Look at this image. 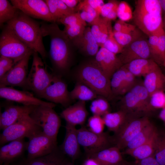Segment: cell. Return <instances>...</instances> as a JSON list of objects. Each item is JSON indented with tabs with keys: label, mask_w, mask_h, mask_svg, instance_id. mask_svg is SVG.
<instances>
[{
	"label": "cell",
	"mask_w": 165,
	"mask_h": 165,
	"mask_svg": "<svg viewBox=\"0 0 165 165\" xmlns=\"http://www.w3.org/2000/svg\"><path fill=\"white\" fill-rule=\"evenodd\" d=\"M41 28L43 37L50 38L49 56L53 73L62 77L68 72L71 66L73 46L72 41L56 23H42Z\"/></svg>",
	"instance_id": "1"
},
{
	"label": "cell",
	"mask_w": 165,
	"mask_h": 165,
	"mask_svg": "<svg viewBox=\"0 0 165 165\" xmlns=\"http://www.w3.org/2000/svg\"><path fill=\"white\" fill-rule=\"evenodd\" d=\"M6 25L23 43L37 52L46 64L47 53L43 42L41 26L37 22L19 10L15 16L6 23Z\"/></svg>",
	"instance_id": "2"
},
{
	"label": "cell",
	"mask_w": 165,
	"mask_h": 165,
	"mask_svg": "<svg viewBox=\"0 0 165 165\" xmlns=\"http://www.w3.org/2000/svg\"><path fill=\"white\" fill-rule=\"evenodd\" d=\"M77 82L86 85L97 95L111 99L113 96L110 79L105 74L94 58L82 63L75 73Z\"/></svg>",
	"instance_id": "3"
},
{
	"label": "cell",
	"mask_w": 165,
	"mask_h": 165,
	"mask_svg": "<svg viewBox=\"0 0 165 165\" xmlns=\"http://www.w3.org/2000/svg\"><path fill=\"white\" fill-rule=\"evenodd\" d=\"M162 14L158 0H138L133 19L136 27L148 37L163 28Z\"/></svg>",
	"instance_id": "4"
},
{
	"label": "cell",
	"mask_w": 165,
	"mask_h": 165,
	"mask_svg": "<svg viewBox=\"0 0 165 165\" xmlns=\"http://www.w3.org/2000/svg\"><path fill=\"white\" fill-rule=\"evenodd\" d=\"M150 97L143 82H138L123 95L120 101V109L135 117L148 116L154 110L150 105Z\"/></svg>",
	"instance_id": "5"
},
{
	"label": "cell",
	"mask_w": 165,
	"mask_h": 165,
	"mask_svg": "<svg viewBox=\"0 0 165 165\" xmlns=\"http://www.w3.org/2000/svg\"><path fill=\"white\" fill-rule=\"evenodd\" d=\"M30 70L28 73L24 88L32 91L37 96L41 97L46 87L52 81L54 73H49L38 53L34 51Z\"/></svg>",
	"instance_id": "6"
},
{
	"label": "cell",
	"mask_w": 165,
	"mask_h": 165,
	"mask_svg": "<svg viewBox=\"0 0 165 165\" xmlns=\"http://www.w3.org/2000/svg\"><path fill=\"white\" fill-rule=\"evenodd\" d=\"M34 51L21 41L7 26H4L0 36L1 56L12 59L16 64Z\"/></svg>",
	"instance_id": "7"
},
{
	"label": "cell",
	"mask_w": 165,
	"mask_h": 165,
	"mask_svg": "<svg viewBox=\"0 0 165 165\" xmlns=\"http://www.w3.org/2000/svg\"><path fill=\"white\" fill-rule=\"evenodd\" d=\"M53 108L43 105L35 106L29 116L44 134L57 142L61 120Z\"/></svg>",
	"instance_id": "8"
},
{
	"label": "cell",
	"mask_w": 165,
	"mask_h": 165,
	"mask_svg": "<svg viewBox=\"0 0 165 165\" xmlns=\"http://www.w3.org/2000/svg\"><path fill=\"white\" fill-rule=\"evenodd\" d=\"M41 131L42 129L31 118L29 115L25 116L5 128L0 135V144L17 140L28 138Z\"/></svg>",
	"instance_id": "9"
},
{
	"label": "cell",
	"mask_w": 165,
	"mask_h": 165,
	"mask_svg": "<svg viewBox=\"0 0 165 165\" xmlns=\"http://www.w3.org/2000/svg\"><path fill=\"white\" fill-rule=\"evenodd\" d=\"M78 141L89 156L104 149L110 147L113 143L112 138L107 133H94L82 126L77 129Z\"/></svg>",
	"instance_id": "10"
},
{
	"label": "cell",
	"mask_w": 165,
	"mask_h": 165,
	"mask_svg": "<svg viewBox=\"0 0 165 165\" xmlns=\"http://www.w3.org/2000/svg\"><path fill=\"white\" fill-rule=\"evenodd\" d=\"M150 122L147 116L131 118L112 137L114 145L120 150L126 148L128 143Z\"/></svg>",
	"instance_id": "11"
},
{
	"label": "cell",
	"mask_w": 165,
	"mask_h": 165,
	"mask_svg": "<svg viewBox=\"0 0 165 165\" xmlns=\"http://www.w3.org/2000/svg\"><path fill=\"white\" fill-rule=\"evenodd\" d=\"M28 139L26 148L28 153L27 160L47 155L57 146V142L42 131L36 133Z\"/></svg>",
	"instance_id": "12"
},
{
	"label": "cell",
	"mask_w": 165,
	"mask_h": 165,
	"mask_svg": "<svg viewBox=\"0 0 165 165\" xmlns=\"http://www.w3.org/2000/svg\"><path fill=\"white\" fill-rule=\"evenodd\" d=\"M41 98H44L50 102L59 104L66 108L69 106L72 100L67 85L61 76L54 74L53 78L46 87Z\"/></svg>",
	"instance_id": "13"
},
{
	"label": "cell",
	"mask_w": 165,
	"mask_h": 165,
	"mask_svg": "<svg viewBox=\"0 0 165 165\" xmlns=\"http://www.w3.org/2000/svg\"><path fill=\"white\" fill-rule=\"evenodd\" d=\"M10 1L17 9L31 17L41 19L51 23L55 22L45 0H11Z\"/></svg>",
	"instance_id": "14"
},
{
	"label": "cell",
	"mask_w": 165,
	"mask_h": 165,
	"mask_svg": "<svg viewBox=\"0 0 165 165\" xmlns=\"http://www.w3.org/2000/svg\"><path fill=\"white\" fill-rule=\"evenodd\" d=\"M29 54L15 64L12 68L0 79V87L17 86L24 88L28 75Z\"/></svg>",
	"instance_id": "15"
},
{
	"label": "cell",
	"mask_w": 165,
	"mask_h": 165,
	"mask_svg": "<svg viewBox=\"0 0 165 165\" xmlns=\"http://www.w3.org/2000/svg\"><path fill=\"white\" fill-rule=\"evenodd\" d=\"M0 97L7 100L20 103L26 106L43 105L53 108L55 104L42 101L35 97L31 93L16 89L11 86L0 88Z\"/></svg>",
	"instance_id": "16"
},
{
	"label": "cell",
	"mask_w": 165,
	"mask_h": 165,
	"mask_svg": "<svg viewBox=\"0 0 165 165\" xmlns=\"http://www.w3.org/2000/svg\"><path fill=\"white\" fill-rule=\"evenodd\" d=\"M118 57L123 65L135 60L151 59L148 40L142 37L123 48Z\"/></svg>",
	"instance_id": "17"
},
{
	"label": "cell",
	"mask_w": 165,
	"mask_h": 165,
	"mask_svg": "<svg viewBox=\"0 0 165 165\" xmlns=\"http://www.w3.org/2000/svg\"><path fill=\"white\" fill-rule=\"evenodd\" d=\"M94 59L110 79L113 74L123 65L116 55L103 47L100 49Z\"/></svg>",
	"instance_id": "18"
},
{
	"label": "cell",
	"mask_w": 165,
	"mask_h": 165,
	"mask_svg": "<svg viewBox=\"0 0 165 165\" xmlns=\"http://www.w3.org/2000/svg\"><path fill=\"white\" fill-rule=\"evenodd\" d=\"M60 115L66 121V124L75 127L77 125H82L88 115L85 101H78L66 108Z\"/></svg>",
	"instance_id": "19"
},
{
	"label": "cell",
	"mask_w": 165,
	"mask_h": 165,
	"mask_svg": "<svg viewBox=\"0 0 165 165\" xmlns=\"http://www.w3.org/2000/svg\"><path fill=\"white\" fill-rule=\"evenodd\" d=\"M35 106L8 105L0 115V128L3 130L20 118L29 115Z\"/></svg>",
	"instance_id": "20"
},
{
	"label": "cell",
	"mask_w": 165,
	"mask_h": 165,
	"mask_svg": "<svg viewBox=\"0 0 165 165\" xmlns=\"http://www.w3.org/2000/svg\"><path fill=\"white\" fill-rule=\"evenodd\" d=\"M66 133L60 149L65 155L74 161L79 156L80 145L77 136V129L75 126L66 124Z\"/></svg>",
	"instance_id": "21"
},
{
	"label": "cell",
	"mask_w": 165,
	"mask_h": 165,
	"mask_svg": "<svg viewBox=\"0 0 165 165\" xmlns=\"http://www.w3.org/2000/svg\"><path fill=\"white\" fill-rule=\"evenodd\" d=\"M71 41L73 46L87 56H95L99 50V46L89 27H86L81 36Z\"/></svg>",
	"instance_id": "22"
},
{
	"label": "cell",
	"mask_w": 165,
	"mask_h": 165,
	"mask_svg": "<svg viewBox=\"0 0 165 165\" xmlns=\"http://www.w3.org/2000/svg\"><path fill=\"white\" fill-rule=\"evenodd\" d=\"M143 84L150 96L153 93L165 90V75L158 66L144 76Z\"/></svg>",
	"instance_id": "23"
},
{
	"label": "cell",
	"mask_w": 165,
	"mask_h": 165,
	"mask_svg": "<svg viewBox=\"0 0 165 165\" xmlns=\"http://www.w3.org/2000/svg\"><path fill=\"white\" fill-rule=\"evenodd\" d=\"M26 142L23 139L11 141L0 148L1 163H9L21 156L26 149Z\"/></svg>",
	"instance_id": "24"
},
{
	"label": "cell",
	"mask_w": 165,
	"mask_h": 165,
	"mask_svg": "<svg viewBox=\"0 0 165 165\" xmlns=\"http://www.w3.org/2000/svg\"><path fill=\"white\" fill-rule=\"evenodd\" d=\"M120 150L116 146L104 149L89 156L99 165H113L123 160Z\"/></svg>",
	"instance_id": "25"
},
{
	"label": "cell",
	"mask_w": 165,
	"mask_h": 165,
	"mask_svg": "<svg viewBox=\"0 0 165 165\" xmlns=\"http://www.w3.org/2000/svg\"><path fill=\"white\" fill-rule=\"evenodd\" d=\"M105 125L108 129L116 133L131 118L135 117L126 111L120 109L113 112H108L102 116Z\"/></svg>",
	"instance_id": "26"
},
{
	"label": "cell",
	"mask_w": 165,
	"mask_h": 165,
	"mask_svg": "<svg viewBox=\"0 0 165 165\" xmlns=\"http://www.w3.org/2000/svg\"><path fill=\"white\" fill-rule=\"evenodd\" d=\"M157 129L146 142L136 148L126 149L125 153L130 156L136 160H139L154 156L157 134Z\"/></svg>",
	"instance_id": "27"
},
{
	"label": "cell",
	"mask_w": 165,
	"mask_h": 165,
	"mask_svg": "<svg viewBox=\"0 0 165 165\" xmlns=\"http://www.w3.org/2000/svg\"><path fill=\"white\" fill-rule=\"evenodd\" d=\"M123 65L136 77H144L159 66L151 59H138Z\"/></svg>",
	"instance_id": "28"
},
{
	"label": "cell",
	"mask_w": 165,
	"mask_h": 165,
	"mask_svg": "<svg viewBox=\"0 0 165 165\" xmlns=\"http://www.w3.org/2000/svg\"><path fill=\"white\" fill-rule=\"evenodd\" d=\"M65 155L57 146L47 155L27 160L25 165H64Z\"/></svg>",
	"instance_id": "29"
},
{
	"label": "cell",
	"mask_w": 165,
	"mask_h": 165,
	"mask_svg": "<svg viewBox=\"0 0 165 165\" xmlns=\"http://www.w3.org/2000/svg\"><path fill=\"white\" fill-rule=\"evenodd\" d=\"M108 21L100 16L91 25V33L100 47L105 42L108 36Z\"/></svg>",
	"instance_id": "30"
},
{
	"label": "cell",
	"mask_w": 165,
	"mask_h": 165,
	"mask_svg": "<svg viewBox=\"0 0 165 165\" xmlns=\"http://www.w3.org/2000/svg\"><path fill=\"white\" fill-rule=\"evenodd\" d=\"M70 97L72 101H93L97 98V95L84 84L77 82L73 89L69 92Z\"/></svg>",
	"instance_id": "31"
},
{
	"label": "cell",
	"mask_w": 165,
	"mask_h": 165,
	"mask_svg": "<svg viewBox=\"0 0 165 165\" xmlns=\"http://www.w3.org/2000/svg\"><path fill=\"white\" fill-rule=\"evenodd\" d=\"M156 128L151 122L144 127L127 145L126 149H132L147 141L152 136Z\"/></svg>",
	"instance_id": "32"
},
{
	"label": "cell",
	"mask_w": 165,
	"mask_h": 165,
	"mask_svg": "<svg viewBox=\"0 0 165 165\" xmlns=\"http://www.w3.org/2000/svg\"><path fill=\"white\" fill-rule=\"evenodd\" d=\"M113 32L116 40L123 48L142 37V32L137 28L130 32H122L114 31Z\"/></svg>",
	"instance_id": "33"
},
{
	"label": "cell",
	"mask_w": 165,
	"mask_h": 165,
	"mask_svg": "<svg viewBox=\"0 0 165 165\" xmlns=\"http://www.w3.org/2000/svg\"><path fill=\"white\" fill-rule=\"evenodd\" d=\"M19 10L7 0H0V24L7 23L13 19Z\"/></svg>",
	"instance_id": "34"
},
{
	"label": "cell",
	"mask_w": 165,
	"mask_h": 165,
	"mask_svg": "<svg viewBox=\"0 0 165 165\" xmlns=\"http://www.w3.org/2000/svg\"><path fill=\"white\" fill-rule=\"evenodd\" d=\"M127 69L123 65L112 75L110 79V85L114 97L119 95L124 82Z\"/></svg>",
	"instance_id": "35"
},
{
	"label": "cell",
	"mask_w": 165,
	"mask_h": 165,
	"mask_svg": "<svg viewBox=\"0 0 165 165\" xmlns=\"http://www.w3.org/2000/svg\"><path fill=\"white\" fill-rule=\"evenodd\" d=\"M154 157L160 165H165V130H158Z\"/></svg>",
	"instance_id": "36"
},
{
	"label": "cell",
	"mask_w": 165,
	"mask_h": 165,
	"mask_svg": "<svg viewBox=\"0 0 165 165\" xmlns=\"http://www.w3.org/2000/svg\"><path fill=\"white\" fill-rule=\"evenodd\" d=\"M108 37L101 47L104 48L116 55L120 54L122 52L123 47L119 43L114 36L111 21H108Z\"/></svg>",
	"instance_id": "37"
},
{
	"label": "cell",
	"mask_w": 165,
	"mask_h": 165,
	"mask_svg": "<svg viewBox=\"0 0 165 165\" xmlns=\"http://www.w3.org/2000/svg\"><path fill=\"white\" fill-rule=\"evenodd\" d=\"M152 59L158 65L165 67V32L163 28L160 32L157 47Z\"/></svg>",
	"instance_id": "38"
},
{
	"label": "cell",
	"mask_w": 165,
	"mask_h": 165,
	"mask_svg": "<svg viewBox=\"0 0 165 165\" xmlns=\"http://www.w3.org/2000/svg\"><path fill=\"white\" fill-rule=\"evenodd\" d=\"M119 3L116 0H109L103 6L101 15L108 21L115 20L117 17V10Z\"/></svg>",
	"instance_id": "39"
},
{
	"label": "cell",
	"mask_w": 165,
	"mask_h": 165,
	"mask_svg": "<svg viewBox=\"0 0 165 165\" xmlns=\"http://www.w3.org/2000/svg\"><path fill=\"white\" fill-rule=\"evenodd\" d=\"M109 104L106 98L102 97L97 98L92 101L90 109L93 115L103 116L109 112Z\"/></svg>",
	"instance_id": "40"
},
{
	"label": "cell",
	"mask_w": 165,
	"mask_h": 165,
	"mask_svg": "<svg viewBox=\"0 0 165 165\" xmlns=\"http://www.w3.org/2000/svg\"><path fill=\"white\" fill-rule=\"evenodd\" d=\"M86 22L64 26L63 31L71 40L81 36L86 28Z\"/></svg>",
	"instance_id": "41"
},
{
	"label": "cell",
	"mask_w": 165,
	"mask_h": 165,
	"mask_svg": "<svg viewBox=\"0 0 165 165\" xmlns=\"http://www.w3.org/2000/svg\"><path fill=\"white\" fill-rule=\"evenodd\" d=\"M88 129L91 132L97 134L104 132L105 123L101 116L93 115L90 117L88 120Z\"/></svg>",
	"instance_id": "42"
},
{
	"label": "cell",
	"mask_w": 165,
	"mask_h": 165,
	"mask_svg": "<svg viewBox=\"0 0 165 165\" xmlns=\"http://www.w3.org/2000/svg\"><path fill=\"white\" fill-rule=\"evenodd\" d=\"M117 17L119 19L126 22L133 19V12L130 6L126 2H119L117 10Z\"/></svg>",
	"instance_id": "43"
},
{
	"label": "cell",
	"mask_w": 165,
	"mask_h": 165,
	"mask_svg": "<svg viewBox=\"0 0 165 165\" xmlns=\"http://www.w3.org/2000/svg\"><path fill=\"white\" fill-rule=\"evenodd\" d=\"M150 104L154 110L165 108V94L163 91L155 92L150 96Z\"/></svg>",
	"instance_id": "44"
},
{
	"label": "cell",
	"mask_w": 165,
	"mask_h": 165,
	"mask_svg": "<svg viewBox=\"0 0 165 165\" xmlns=\"http://www.w3.org/2000/svg\"><path fill=\"white\" fill-rule=\"evenodd\" d=\"M136 77L127 69L125 79L119 95H124L132 89L138 82Z\"/></svg>",
	"instance_id": "45"
},
{
	"label": "cell",
	"mask_w": 165,
	"mask_h": 165,
	"mask_svg": "<svg viewBox=\"0 0 165 165\" xmlns=\"http://www.w3.org/2000/svg\"><path fill=\"white\" fill-rule=\"evenodd\" d=\"M85 22L81 18L79 12L64 16L57 23L63 24L64 26Z\"/></svg>",
	"instance_id": "46"
},
{
	"label": "cell",
	"mask_w": 165,
	"mask_h": 165,
	"mask_svg": "<svg viewBox=\"0 0 165 165\" xmlns=\"http://www.w3.org/2000/svg\"><path fill=\"white\" fill-rule=\"evenodd\" d=\"M14 61L7 57L1 56L0 57V79L3 77L15 64Z\"/></svg>",
	"instance_id": "47"
},
{
	"label": "cell",
	"mask_w": 165,
	"mask_h": 165,
	"mask_svg": "<svg viewBox=\"0 0 165 165\" xmlns=\"http://www.w3.org/2000/svg\"><path fill=\"white\" fill-rule=\"evenodd\" d=\"M45 1L55 22L57 23L63 16L58 8L56 0H45Z\"/></svg>",
	"instance_id": "48"
},
{
	"label": "cell",
	"mask_w": 165,
	"mask_h": 165,
	"mask_svg": "<svg viewBox=\"0 0 165 165\" xmlns=\"http://www.w3.org/2000/svg\"><path fill=\"white\" fill-rule=\"evenodd\" d=\"M136 28L134 25L126 23L120 19L117 20L114 26L113 31L122 32H131Z\"/></svg>",
	"instance_id": "49"
},
{
	"label": "cell",
	"mask_w": 165,
	"mask_h": 165,
	"mask_svg": "<svg viewBox=\"0 0 165 165\" xmlns=\"http://www.w3.org/2000/svg\"><path fill=\"white\" fill-rule=\"evenodd\" d=\"M161 28L157 31L148 37V42L151 54L152 59L156 51L159 42V36Z\"/></svg>",
	"instance_id": "50"
},
{
	"label": "cell",
	"mask_w": 165,
	"mask_h": 165,
	"mask_svg": "<svg viewBox=\"0 0 165 165\" xmlns=\"http://www.w3.org/2000/svg\"><path fill=\"white\" fill-rule=\"evenodd\" d=\"M58 8L63 16L76 13L75 8H71L67 6L62 0H56Z\"/></svg>",
	"instance_id": "51"
},
{
	"label": "cell",
	"mask_w": 165,
	"mask_h": 165,
	"mask_svg": "<svg viewBox=\"0 0 165 165\" xmlns=\"http://www.w3.org/2000/svg\"><path fill=\"white\" fill-rule=\"evenodd\" d=\"M82 2L91 6L100 15L101 8L105 4L102 0H85Z\"/></svg>",
	"instance_id": "52"
},
{
	"label": "cell",
	"mask_w": 165,
	"mask_h": 165,
	"mask_svg": "<svg viewBox=\"0 0 165 165\" xmlns=\"http://www.w3.org/2000/svg\"><path fill=\"white\" fill-rule=\"evenodd\" d=\"M128 165H160L154 156L141 160H136L134 162H128Z\"/></svg>",
	"instance_id": "53"
},
{
	"label": "cell",
	"mask_w": 165,
	"mask_h": 165,
	"mask_svg": "<svg viewBox=\"0 0 165 165\" xmlns=\"http://www.w3.org/2000/svg\"><path fill=\"white\" fill-rule=\"evenodd\" d=\"M62 1L67 6L71 8H75L77 4L81 1L79 0H62Z\"/></svg>",
	"instance_id": "54"
},
{
	"label": "cell",
	"mask_w": 165,
	"mask_h": 165,
	"mask_svg": "<svg viewBox=\"0 0 165 165\" xmlns=\"http://www.w3.org/2000/svg\"><path fill=\"white\" fill-rule=\"evenodd\" d=\"M84 165H99V164L94 159L88 158L85 161Z\"/></svg>",
	"instance_id": "55"
},
{
	"label": "cell",
	"mask_w": 165,
	"mask_h": 165,
	"mask_svg": "<svg viewBox=\"0 0 165 165\" xmlns=\"http://www.w3.org/2000/svg\"><path fill=\"white\" fill-rule=\"evenodd\" d=\"M159 118L163 122L165 126V108L162 109L159 114Z\"/></svg>",
	"instance_id": "56"
},
{
	"label": "cell",
	"mask_w": 165,
	"mask_h": 165,
	"mask_svg": "<svg viewBox=\"0 0 165 165\" xmlns=\"http://www.w3.org/2000/svg\"><path fill=\"white\" fill-rule=\"evenodd\" d=\"M162 11V13L165 15V0H158Z\"/></svg>",
	"instance_id": "57"
},
{
	"label": "cell",
	"mask_w": 165,
	"mask_h": 165,
	"mask_svg": "<svg viewBox=\"0 0 165 165\" xmlns=\"http://www.w3.org/2000/svg\"><path fill=\"white\" fill-rule=\"evenodd\" d=\"M113 165H128V162L123 160L122 161Z\"/></svg>",
	"instance_id": "58"
},
{
	"label": "cell",
	"mask_w": 165,
	"mask_h": 165,
	"mask_svg": "<svg viewBox=\"0 0 165 165\" xmlns=\"http://www.w3.org/2000/svg\"><path fill=\"white\" fill-rule=\"evenodd\" d=\"M64 165H74V164L72 163V162L67 161L66 160Z\"/></svg>",
	"instance_id": "59"
},
{
	"label": "cell",
	"mask_w": 165,
	"mask_h": 165,
	"mask_svg": "<svg viewBox=\"0 0 165 165\" xmlns=\"http://www.w3.org/2000/svg\"><path fill=\"white\" fill-rule=\"evenodd\" d=\"M163 29L165 32V15H164L163 18Z\"/></svg>",
	"instance_id": "60"
},
{
	"label": "cell",
	"mask_w": 165,
	"mask_h": 165,
	"mask_svg": "<svg viewBox=\"0 0 165 165\" xmlns=\"http://www.w3.org/2000/svg\"><path fill=\"white\" fill-rule=\"evenodd\" d=\"M2 165H9V163H4V164Z\"/></svg>",
	"instance_id": "61"
}]
</instances>
